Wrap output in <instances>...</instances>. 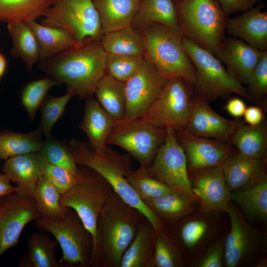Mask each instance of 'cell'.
Returning a JSON list of instances; mask_svg holds the SVG:
<instances>
[{"label":"cell","mask_w":267,"mask_h":267,"mask_svg":"<svg viewBox=\"0 0 267 267\" xmlns=\"http://www.w3.org/2000/svg\"><path fill=\"white\" fill-rule=\"evenodd\" d=\"M107 53L99 41L89 39L40 62L46 77L66 86L68 92L81 99L92 97L106 74Z\"/></svg>","instance_id":"1"},{"label":"cell","mask_w":267,"mask_h":267,"mask_svg":"<svg viewBox=\"0 0 267 267\" xmlns=\"http://www.w3.org/2000/svg\"><path fill=\"white\" fill-rule=\"evenodd\" d=\"M146 218L114 191L97 221L90 267H120L124 252Z\"/></svg>","instance_id":"2"},{"label":"cell","mask_w":267,"mask_h":267,"mask_svg":"<svg viewBox=\"0 0 267 267\" xmlns=\"http://www.w3.org/2000/svg\"><path fill=\"white\" fill-rule=\"evenodd\" d=\"M70 154L78 166L89 167L98 172L126 202L141 211L157 230L164 225L140 200L126 177L133 170L131 156L121 154L107 146L102 153L94 151L88 142L72 138L68 142Z\"/></svg>","instance_id":"3"},{"label":"cell","mask_w":267,"mask_h":267,"mask_svg":"<svg viewBox=\"0 0 267 267\" xmlns=\"http://www.w3.org/2000/svg\"><path fill=\"white\" fill-rule=\"evenodd\" d=\"M179 31L182 36L215 56L225 37L227 15L216 0L177 2Z\"/></svg>","instance_id":"4"},{"label":"cell","mask_w":267,"mask_h":267,"mask_svg":"<svg viewBox=\"0 0 267 267\" xmlns=\"http://www.w3.org/2000/svg\"><path fill=\"white\" fill-rule=\"evenodd\" d=\"M145 46L144 56L166 79L182 78L192 86L195 68L187 55L180 32L153 23L140 31Z\"/></svg>","instance_id":"5"},{"label":"cell","mask_w":267,"mask_h":267,"mask_svg":"<svg viewBox=\"0 0 267 267\" xmlns=\"http://www.w3.org/2000/svg\"><path fill=\"white\" fill-rule=\"evenodd\" d=\"M184 48L195 68L192 87L209 102L235 93L253 101L247 88L236 80L213 54L183 37Z\"/></svg>","instance_id":"6"},{"label":"cell","mask_w":267,"mask_h":267,"mask_svg":"<svg viewBox=\"0 0 267 267\" xmlns=\"http://www.w3.org/2000/svg\"><path fill=\"white\" fill-rule=\"evenodd\" d=\"M41 231L51 233L59 244L62 256L59 263L64 267H90L94 238L77 213L68 207L57 219L40 217L35 221Z\"/></svg>","instance_id":"7"},{"label":"cell","mask_w":267,"mask_h":267,"mask_svg":"<svg viewBox=\"0 0 267 267\" xmlns=\"http://www.w3.org/2000/svg\"><path fill=\"white\" fill-rule=\"evenodd\" d=\"M164 224L189 267L207 246L228 230L230 220L227 213L211 214L198 209L174 223Z\"/></svg>","instance_id":"8"},{"label":"cell","mask_w":267,"mask_h":267,"mask_svg":"<svg viewBox=\"0 0 267 267\" xmlns=\"http://www.w3.org/2000/svg\"><path fill=\"white\" fill-rule=\"evenodd\" d=\"M113 191L111 185L96 171L78 166L75 181L61 195L60 203L77 213L94 238L98 218Z\"/></svg>","instance_id":"9"},{"label":"cell","mask_w":267,"mask_h":267,"mask_svg":"<svg viewBox=\"0 0 267 267\" xmlns=\"http://www.w3.org/2000/svg\"><path fill=\"white\" fill-rule=\"evenodd\" d=\"M230 226L224 243L225 267H255L267 255V229L248 222L230 201Z\"/></svg>","instance_id":"10"},{"label":"cell","mask_w":267,"mask_h":267,"mask_svg":"<svg viewBox=\"0 0 267 267\" xmlns=\"http://www.w3.org/2000/svg\"><path fill=\"white\" fill-rule=\"evenodd\" d=\"M43 16L42 25L65 29L77 43L89 39L99 41L102 35L92 0H53Z\"/></svg>","instance_id":"11"},{"label":"cell","mask_w":267,"mask_h":267,"mask_svg":"<svg viewBox=\"0 0 267 267\" xmlns=\"http://www.w3.org/2000/svg\"><path fill=\"white\" fill-rule=\"evenodd\" d=\"M166 128L143 121L141 118L124 120L117 123L106 143L125 150L144 170L151 165L159 148L164 142Z\"/></svg>","instance_id":"12"},{"label":"cell","mask_w":267,"mask_h":267,"mask_svg":"<svg viewBox=\"0 0 267 267\" xmlns=\"http://www.w3.org/2000/svg\"><path fill=\"white\" fill-rule=\"evenodd\" d=\"M194 94L191 85L185 79L168 80L141 119L176 131L185 130Z\"/></svg>","instance_id":"13"},{"label":"cell","mask_w":267,"mask_h":267,"mask_svg":"<svg viewBox=\"0 0 267 267\" xmlns=\"http://www.w3.org/2000/svg\"><path fill=\"white\" fill-rule=\"evenodd\" d=\"M166 128L164 142L150 166L144 171L173 189L183 192L197 201L191 190L186 157L178 140L176 131L172 127Z\"/></svg>","instance_id":"14"},{"label":"cell","mask_w":267,"mask_h":267,"mask_svg":"<svg viewBox=\"0 0 267 267\" xmlns=\"http://www.w3.org/2000/svg\"><path fill=\"white\" fill-rule=\"evenodd\" d=\"M41 217L33 197L17 191L0 201V257L16 246L25 226Z\"/></svg>","instance_id":"15"},{"label":"cell","mask_w":267,"mask_h":267,"mask_svg":"<svg viewBox=\"0 0 267 267\" xmlns=\"http://www.w3.org/2000/svg\"><path fill=\"white\" fill-rule=\"evenodd\" d=\"M167 81L144 56L139 69L125 83L126 111L124 120L142 118Z\"/></svg>","instance_id":"16"},{"label":"cell","mask_w":267,"mask_h":267,"mask_svg":"<svg viewBox=\"0 0 267 267\" xmlns=\"http://www.w3.org/2000/svg\"><path fill=\"white\" fill-rule=\"evenodd\" d=\"M188 177L200 210L211 214L227 213L231 192L220 166L188 173Z\"/></svg>","instance_id":"17"},{"label":"cell","mask_w":267,"mask_h":267,"mask_svg":"<svg viewBox=\"0 0 267 267\" xmlns=\"http://www.w3.org/2000/svg\"><path fill=\"white\" fill-rule=\"evenodd\" d=\"M176 134L186 157L188 173L219 166L236 152L225 142L197 136L185 130Z\"/></svg>","instance_id":"18"},{"label":"cell","mask_w":267,"mask_h":267,"mask_svg":"<svg viewBox=\"0 0 267 267\" xmlns=\"http://www.w3.org/2000/svg\"><path fill=\"white\" fill-rule=\"evenodd\" d=\"M238 119L221 116L211 107L210 102L194 94L185 130L197 136L225 142L230 140Z\"/></svg>","instance_id":"19"},{"label":"cell","mask_w":267,"mask_h":267,"mask_svg":"<svg viewBox=\"0 0 267 267\" xmlns=\"http://www.w3.org/2000/svg\"><path fill=\"white\" fill-rule=\"evenodd\" d=\"M262 52L242 40L228 37L223 40L216 57L236 80L246 85Z\"/></svg>","instance_id":"20"},{"label":"cell","mask_w":267,"mask_h":267,"mask_svg":"<svg viewBox=\"0 0 267 267\" xmlns=\"http://www.w3.org/2000/svg\"><path fill=\"white\" fill-rule=\"evenodd\" d=\"M220 166L231 193L259 181L267 175V158H253L238 152L227 157Z\"/></svg>","instance_id":"21"},{"label":"cell","mask_w":267,"mask_h":267,"mask_svg":"<svg viewBox=\"0 0 267 267\" xmlns=\"http://www.w3.org/2000/svg\"><path fill=\"white\" fill-rule=\"evenodd\" d=\"M225 32L261 51L267 50V12L252 7L240 15L228 18Z\"/></svg>","instance_id":"22"},{"label":"cell","mask_w":267,"mask_h":267,"mask_svg":"<svg viewBox=\"0 0 267 267\" xmlns=\"http://www.w3.org/2000/svg\"><path fill=\"white\" fill-rule=\"evenodd\" d=\"M230 201L248 222L267 229V175L259 181L231 192Z\"/></svg>","instance_id":"23"},{"label":"cell","mask_w":267,"mask_h":267,"mask_svg":"<svg viewBox=\"0 0 267 267\" xmlns=\"http://www.w3.org/2000/svg\"><path fill=\"white\" fill-rule=\"evenodd\" d=\"M117 123L92 97L86 99L84 114L79 125L86 134L91 148L102 153L107 147L106 141Z\"/></svg>","instance_id":"24"},{"label":"cell","mask_w":267,"mask_h":267,"mask_svg":"<svg viewBox=\"0 0 267 267\" xmlns=\"http://www.w3.org/2000/svg\"><path fill=\"white\" fill-rule=\"evenodd\" d=\"M36 152L27 153L5 161L2 168L10 181L16 184L17 191L33 197L42 175L36 157Z\"/></svg>","instance_id":"25"},{"label":"cell","mask_w":267,"mask_h":267,"mask_svg":"<svg viewBox=\"0 0 267 267\" xmlns=\"http://www.w3.org/2000/svg\"><path fill=\"white\" fill-rule=\"evenodd\" d=\"M142 202L164 224L173 223L199 208L197 201L179 191Z\"/></svg>","instance_id":"26"},{"label":"cell","mask_w":267,"mask_h":267,"mask_svg":"<svg viewBox=\"0 0 267 267\" xmlns=\"http://www.w3.org/2000/svg\"><path fill=\"white\" fill-rule=\"evenodd\" d=\"M102 34L132 26L140 0H92Z\"/></svg>","instance_id":"27"},{"label":"cell","mask_w":267,"mask_h":267,"mask_svg":"<svg viewBox=\"0 0 267 267\" xmlns=\"http://www.w3.org/2000/svg\"><path fill=\"white\" fill-rule=\"evenodd\" d=\"M153 23L180 32L175 0H140L132 26L140 31Z\"/></svg>","instance_id":"28"},{"label":"cell","mask_w":267,"mask_h":267,"mask_svg":"<svg viewBox=\"0 0 267 267\" xmlns=\"http://www.w3.org/2000/svg\"><path fill=\"white\" fill-rule=\"evenodd\" d=\"M230 141L243 155L257 159L267 158L266 121L251 126L239 119Z\"/></svg>","instance_id":"29"},{"label":"cell","mask_w":267,"mask_h":267,"mask_svg":"<svg viewBox=\"0 0 267 267\" xmlns=\"http://www.w3.org/2000/svg\"><path fill=\"white\" fill-rule=\"evenodd\" d=\"M156 230L146 218L122 258L120 267H153Z\"/></svg>","instance_id":"30"},{"label":"cell","mask_w":267,"mask_h":267,"mask_svg":"<svg viewBox=\"0 0 267 267\" xmlns=\"http://www.w3.org/2000/svg\"><path fill=\"white\" fill-rule=\"evenodd\" d=\"M36 37L40 62L51 57L77 43L70 33L61 28L50 27L36 21L27 23Z\"/></svg>","instance_id":"31"},{"label":"cell","mask_w":267,"mask_h":267,"mask_svg":"<svg viewBox=\"0 0 267 267\" xmlns=\"http://www.w3.org/2000/svg\"><path fill=\"white\" fill-rule=\"evenodd\" d=\"M103 109L117 122L126 116L125 83L105 74L98 83L94 93Z\"/></svg>","instance_id":"32"},{"label":"cell","mask_w":267,"mask_h":267,"mask_svg":"<svg viewBox=\"0 0 267 267\" xmlns=\"http://www.w3.org/2000/svg\"><path fill=\"white\" fill-rule=\"evenodd\" d=\"M99 42L107 53L134 56L145 54L141 34L132 26L104 33Z\"/></svg>","instance_id":"33"},{"label":"cell","mask_w":267,"mask_h":267,"mask_svg":"<svg viewBox=\"0 0 267 267\" xmlns=\"http://www.w3.org/2000/svg\"><path fill=\"white\" fill-rule=\"evenodd\" d=\"M7 27L13 43L11 55L22 60L27 70L30 72L40 57L34 34L27 23H10L7 24Z\"/></svg>","instance_id":"34"},{"label":"cell","mask_w":267,"mask_h":267,"mask_svg":"<svg viewBox=\"0 0 267 267\" xmlns=\"http://www.w3.org/2000/svg\"><path fill=\"white\" fill-rule=\"evenodd\" d=\"M58 242L42 232H35L29 237L28 252L22 258L19 267H60L56 259Z\"/></svg>","instance_id":"35"},{"label":"cell","mask_w":267,"mask_h":267,"mask_svg":"<svg viewBox=\"0 0 267 267\" xmlns=\"http://www.w3.org/2000/svg\"><path fill=\"white\" fill-rule=\"evenodd\" d=\"M40 129L29 133L9 130L0 131V159L4 161L17 156L39 152L44 140Z\"/></svg>","instance_id":"36"},{"label":"cell","mask_w":267,"mask_h":267,"mask_svg":"<svg viewBox=\"0 0 267 267\" xmlns=\"http://www.w3.org/2000/svg\"><path fill=\"white\" fill-rule=\"evenodd\" d=\"M53 0H0V22L28 23L43 16Z\"/></svg>","instance_id":"37"},{"label":"cell","mask_w":267,"mask_h":267,"mask_svg":"<svg viewBox=\"0 0 267 267\" xmlns=\"http://www.w3.org/2000/svg\"><path fill=\"white\" fill-rule=\"evenodd\" d=\"M61 195L57 188L42 175L33 196L41 217L57 219L63 216L68 207L60 204Z\"/></svg>","instance_id":"38"},{"label":"cell","mask_w":267,"mask_h":267,"mask_svg":"<svg viewBox=\"0 0 267 267\" xmlns=\"http://www.w3.org/2000/svg\"><path fill=\"white\" fill-rule=\"evenodd\" d=\"M153 267H187L183 257L165 226L156 230Z\"/></svg>","instance_id":"39"},{"label":"cell","mask_w":267,"mask_h":267,"mask_svg":"<svg viewBox=\"0 0 267 267\" xmlns=\"http://www.w3.org/2000/svg\"><path fill=\"white\" fill-rule=\"evenodd\" d=\"M126 178L142 201L163 196L174 190L167 184L151 177L144 170L139 168L136 170H132Z\"/></svg>","instance_id":"40"},{"label":"cell","mask_w":267,"mask_h":267,"mask_svg":"<svg viewBox=\"0 0 267 267\" xmlns=\"http://www.w3.org/2000/svg\"><path fill=\"white\" fill-rule=\"evenodd\" d=\"M73 96L68 92L58 97L45 95L39 108L41 122L38 127L45 137L52 135L53 127L63 115L68 102Z\"/></svg>","instance_id":"41"},{"label":"cell","mask_w":267,"mask_h":267,"mask_svg":"<svg viewBox=\"0 0 267 267\" xmlns=\"http://www.w3.org/2000/svg\"><path fill=\"white\" fill-rule=\"evenodd\" d=\"M61 84L47 77L30 82L23 88L21 93V104L30 119L33 121L37 110L52 87Z\"/></svg>","instance_id":"42"},{"label":"cell","mask_w":267,"mask_h":267,"mask_svg":"<svg viewBox=\"0 0 267 267\" xmlns=\"http://www.w3.org/2000/svg\"><path fill=\"white\" fill-rule=\"evenodd\" d=\"M45 138L39 151L41 155L50 163L76 174L78 165L70 154L68 142L56 139L52 135Z\"/></svg>","instance_id":"43"},{"label":"cell","mask_w":267,"mask_h":267,"mask_svg":"<svg viewBox=\"0 0 267 267\" xmlns=\"http://www.w3.org/2000/svg\"><path fill=\"white\" fill-rule=\"evenodd\" d=\"M143 60L144 56L107 53L105 73L118 81L126 83L138 71Z\"/></svg>","instance_id":"44"},{"label":"cell","mask_w":267,"mask_h":267,"mask_svg":"<svg viewBox=\"0 0 267 267\" xmlns=\"http://www.w3.org/2000/svg\"><path fill=\"white\" fill-rule=\"evenodd\" d=\"M246 85L253 101L265 104L267 94V50L262 51L258 62L250 74Z\"/></svg>","instance_id":"45"},{"label":"cell","mask_w":267,"mask_h":267,"mask_svg":"<svg viewBox=\"0 0 267 267\" xmlns=\"http://www.w3.org/2000/svg\"><path fill=\"white\" fill-rule=\"evenodd\" d=\"M37 160L42 175L58 190L61 195L66 192L74 183L75 174L67 169L52 164L36 152Z\"/></svg>","instance_id":"46"},{"label":"cell","mask_w":267,"mask_h":267,"mask_svg":"<svg viewBox=\"0 0 267 267\" xmlns=\"http://www.w3.org/2000/svg\"><path fill=\"white\" fill-rule=\"evenodd\" d=\"M228 230L207 246L192 261L189 267H225L224 243Z\"/></svg>","instance_id":"47"},{"label":"cell","mask_w":267,"mask_h":267,"mask_svg":"<svg viewBox=\"0 0 267 267\" xmlns=\"http://www.w3.org/2000/svg\"><path fill=\"white\" fill-rule=\"evenodd\" d=\"M227 15L245 11L253 7L260 0H216Z\"/></svg>","instance_id":"48"},{"label":"cell","mask_w":267,"mask_h":267,"mask_svg":"<svg viewBox=\"0 0 267 267\" xmlns=\"http://www.w3.org/2000/svg\"><path fill=\"white\" fill-rule=\"evenodd\" d=\"M246 107L245 102L237 97L229 98L225 105V110L235 118L243 117Z\"/></svg>","instance_id":"49"},{"label":"cell","mask_w":267,"mask_h":267,"mask_svg":"<svg viewBox=\"0 0 267 267\" xmlns=\"http://www.w3.org/2000/svg\"><path fill=\"white\" fill-rule=\"evenodd\" d=\"M243 116L244 122L251 126L259 125L265 120L263 109L258 106L246 107Z\"/></svg>","instance_id":"50"},{"label":"cell","mask_w":267,"mask_h":267,"mask_svg":"<svg viewBox=\"0 0 267 267\" xmlns=\"http://www.w3.org/2000/svg\"><path fill=\"white\" fill-rule=\"evenodd\" d=\"M10 182L6 175L0 174V201L6 195L17 190L16 187L12 185Z\"/></svg>","instance_id":"51"},{"label":"cell","mask_w":267,"mask_h":267,"mask_svg":"<svg viewBox=\"0 0 267 267\" xmlns=\"http://www.w3.org/2000/svg\"><path fill=\"white\" fill-rule=\"evenodd\" d=\"M6 60L1 52H0V80L3 77L6 68Z\"/></svg>","instance_id":"52"},{"label":"cell","mask_w":267,"mask_h":267,"mask_svg":"<svg viewBox=\"0 0 267 267\" xmlns=\"http://www.w3.org/2000/svg\"><path fill=\"white\" fill-rule=\"evenodd\" d=\"M267 267V255H266L258 261L255 267Z\"/></svg>","instance_id":"53"},{"label":"cell","mask_w":267,"mask_h":267,"mask_svg":"<svg viewBox=\"0 0 267 267\" xmlns=\"http://www.w3.org/2000/svg\"><path fill=\"white\" fill-rule=\"evenodd\" d=\"M178 0V1H179V0Z\"/></svg>","instance_id":"54"}]
</instances>
